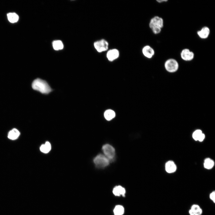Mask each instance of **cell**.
Here are the masks:
<instances>
[{
    "label": "cell",
    "mask_w": 215,
    "mask_h": 215,
    "mask_svg": "<svg viewBox=\"0 0 215 215\" xmlns=\"http://www.w3.org/2000/svg\"><path fill=\"white\" fill-rule=\"evenodd\" d=\"M33 89L44 94H48L52 90L46 81L37 78L34 80L32 84Z\"/></svg>",
    "instance_id": "obj_1"
},
{
    "label": "cell",
    "mask_w": 215,
    "mask_h": 215,
    "mask_svg": "<svg viewBox=\"0 0 215 215\" xmlns=\"http://www.w3.org/2000/svg\"><path fill=\"white\" fill-rule=\"evenodd\" d=\"M93 162L97 167L103 168L108 166L110 161L109 159L105 155L99 154L94 159Z\"/></svg>",
    "instance_id": "obj_2"
},
{
    "label": "cell",
    "mask_w": 215,
    "mask_h": 215,
    "mask_svg": "<svg viewBox=\"0 0 215 215\" xmlns=\"http://www.w3.org/2000/svg\"><path fill=\"white\" fill-rule=\"evenodd\" d=\"M165 67L167 71L171 73L176 71L179 68V64L175 59L171 58L167 59L165 62Z\"/></svg>",
    "instance_id": "obj_3"
},
{
    "label": "cell",
    "mask_w": 215,
    "mask_h": 215,
    "mask_svg": "<svg viewBox=\"0 0 215 215\" xmlns=\"http://www.w3.org/2000/svg\"><path fill=\"white\" fill-rule=\"evenodd\" d=\"M94 46L98 52L102 53L108 50L109 43L105 39H102L95 42Z\"/></svg>",
    "instance_id": "obj_4"
},
{
    "label": "cell",
    "mask_w": 215,
    "mask_h": 215,
    "mask_svg": "<svg viewBox=\"0 0 215 215\" xmlns=\"http://www.w3.org/2000/svg\"><path fill=\"white\" fill-rule=\"evenodd\" d=\"M103 151L105 156L109 160H112L115 156V150L114 148L109 144H106L104 145L102 148Z\"/></svg>",
    "instance_id": "obj_5"
},
{
    "label": "cell",
    "mask_w": 215,
    "mask_h": 215,
    "mask_svg": "<svg viewBox=\"0 0 215 215\" xmlns=\"http://www.w3.org/2000/svg\"><path fill=\"white\" fill-rule=\"evenodd\" d=\"M149 25L150 29L155 27L162 28L164 26L163 20L162 18L158 16H154L150 19Z\"/></svg>",
    "instance_id": "obj_6"
},
{
    "label": "cell",
    "mask_w": 215,
    "mask_h": 215,
    "mask_svg": "<svg viewBox=\"0 0 215 215\" xmlns=\"http://www.w3.org/2000/svg\"><path fill=\"white\" fill-rule=\"evenodd\" d=\"M180 56L183 60L186 61H189L194 59V52L190 51L189 49L185 48L181 52Z\"/></svg>",
    "instance_id": "obj_7"
},
{
    "label": "cell",
    "mask_w": 215,
    "mask_h": 215,
    "mask_svg": "<svg viewBox=\"0 0 215 215\" xmlns=\"http://www.w3.org/2000/svg\"><path fill=\"white\" fill-rule=\"evenodd\" d=\"M119 55V50L117 49L114 48L109 50L106 53V56L109 61L112 62L118 59Z\"/></svg>",
    "instance_id": "obj_8"
},
{
    "label": "cell",
    "mask_w": 215,
    "mask_h": 215,
    "mask_svg": "<svg viewBox=\"0 0 215 215\" xmlns=\"http://www.w3.org/2000/svg\"><path fill=\"white\" fill-rule=\"evenodd\" d=\"M142 52L143 55L148 59L152 58L155 54L153 48L148 45H145L143 47Z\"/></svg>",
    "instance_id": "obj_9"
},
{
    "label": "cell",
    "mask_w": 215,
    "mask_h": 215,
    "mask_svg": "<svg viewBox=\"0 0 215 215\" xmlns=\"http://www.w3.org/2000/svg\"><path fill=\"white\" fill-rule=\"evenodd\" d=\"M210 33L209 28L207 26L203 27L200 30L197 31V34L199 37L203 39L207 38Z\"/></svg>",
    "instance_id": "obj_10"
},
{
    "label": "cell",
    "mask_w": 215,
    "mask_h": 215,
    "mask_svg": "<svg viewBox=\"0 0 215 215\" xmlns=\"http://www.w3.org/2000/svg\"><path fill=\"white\" fill-rule=\"evenodd\" d=\"M165 168L167 172L171 173L176 171V166L173 161H169L166 163Z\"/></svg>",
    "instance_id": "obj_11"
},
{
    "label": "cell",
    "mask_w": 215,
    "mask_h": 215,
    "mask_svg": "<svg viewBox=\"0 0 215 215\" xmlns=\"http://www.w3.org/2000/svg\"><path fill=\"white\" fill-rule=\"evenodd\" d=\"M20 134L19 131L16 129L14 128L9 132L8 138L12 140H15L18 138Z\"/></svg>",
    "instance_id": "obj_12"
},
{
    "label": "cell",
    "mask_w": 215,
    "mask_h": 215,
    "mask_svg": "<svg viewBox=\"0 0 215 215\" xmlns=\"http://www.w3.org/2000/svg\"><path fill=\"white\" fill-rule=\"evenodd\" d=\"M51 145L50 143L48 141L46 142L45 144L41 145L40 148V151L42 153H46L50 150Z\"/></svg>",
    "instance_id": "obj_13"
},
{
    "label": "cell",
    "mask_w": 215,
    "mask_h": 215,
    "mask_svg": "<svg viewBox=\"0 0 215 215\" xmlns=\"http://www.w3.org/2000/svg\"><path fill=\"white\" fill-rule=\"evenodd\" d=\"M7 17L9 21L12 23L16 22L18 20V16L15 13H9L7 14Z\"/></svg>",
    "instance_id": "obj_14"
},
{
    "label": "cell",
    "mask_w": 215,
    "mask_h": 215,
    "mask_svg": "<svg viewBox=\"0 0 215 215\" xmlns=\"http://www.w3.org/2000/svg\"><path fill=\"white\" fill-rule=\"evenodd\" d=\"M104 115L105 119L109 121L111 120L115 117V113L113 110H108L105 112Z\"/></svg>",
    "instance_id": "obj_15"
},
{
    "label": "cell",
    "mask_w": 215,
    "mask_h": 215,
    "mask_svg": "<svg viewBox=\"0 0 215 215\" xmlns=\"http://www.w3.org/2000/svg\"><path fill=\"white\" fill-rule=\"evenodd\" d=\"M53 47L55 50H61L63 48V44L62 42L59 40H55L52 43Z\"/></svg>",
    "instance_id": "obj_16"
},
{
    "label": "cell",
    "mask_w": 215,
    "mask_h": 215,
    "mask_svg": "<svg viewBox=\"0 0 215 215\" xmlns=\"http://www.w3.org/2000/svg\"><path fill=\"white\" fill-rule=\"evenodd\" d=\"M214 165L213 160L209 158L205 159L204 163V167L207 169H211L212 168Z\"/></svg>",
    "instance_id": "obj_17"
},
{
    "label": "cell",
    "mask_w": 215,
    "mask_h": 215,
    "mask_svg": "<svg viewBox=\"0 0 215 215\" xmlns=\"http://www.w3.org/2000/svg\"><path fill=\"white\" fill-rule=\"evenodd\" d=\"M124 209L123 207L120 205L116 206L113 212L115 215H122L124 213Z\"/></svg>",
    "instance_id": "obj_18"
},
{
    "label": "cell",
    "mask_w": 215,
    "mask_h": 215,
    "mask_svg": "<svg viewBox=\"0 0 215 215\" xmlns=\"http://www.w3.org/2000/svg\"><path fill=\"white\" fill-rule=\"evenodd\" d=\"M202 133V131L200 130H196L193 134V138L196 141L198 140L199 138Z\"/></svg>",
    "instance_id": "obj_19"
},
{
    "label": "cell",
    "mask_w": 215,
    "mask_h": 215,
    "mask_svg": "<svg viewBox=\"0 0 215 215\" xmlns=\"http://www.w3.org/2000/svg\"><path fill=\"white\" fill-rule=\"evenodd\" d=\"M116 187L120 195H122L123 196H124L125 192V188L119 185L116 186Z\"/></svg>",
    "instance_id": "obj_20"
},
{
    "label": "cell",
    "mask_w": 215,
    "mask_h": 215,
    "mask_svg": "<svg viewBox=\"0 0 215 215\" xmlns=\"http://www.w3.org/2000/svg\"><path fill=\"white\" fill-rule=\"evenodd\" d=\"M201 208L197 204H193L191 207V209L194 212V213L199 210Z\"/></svg>",
    "instance_id": "obj_21"
},
{
    "label": "cell",
    "mask_w": 215,
    "mask_h": 215,
    "mask_svg": "<svg viewBox=\"0 0 215 215\" xmlns=\"http://www.w3.org/2000/svg\"><path fill=\"white\" fill-rule=\"evenodd\" d=\"M209 198L214 203H215V191H213L209 195Z\"/></svg>",
    "instance_id": "obj_22"
},
{
    "label": "cell",
    "mask_w": 215,
    "mask_h": 215,
    "mask_svg": "<svg viewBox=\"0 0 215 215\" xmlns=\"http://www.w3.org/2000/svg\"><path fill=\"white\" fill-rule=\"evenodd\" d=\"M113 193L116 196H119L120 194L118 193L116 186L115 187L113 190Z\"/></svg>",
    "instance_id": "obj_23"
},
{
    "label": "cell",
    "mask_w": 215,
    "mask_h": 215,
    "mask_svg": "<svg viewBox=\"0 0 215 215\" xmlns=\"http://www.w3.org/2000/svg\"><path fill=\"white\" fill-rule=\"evenodd\" d=\"M205 138V135L203 133H202L200 136L199 137V138L198 139V141H199V142H202V141L204 139V138Z\"/></svg>",
    "instance_id": "obj_24"
},
{
    "label": "cell",
    "mask_w": 215,
    "mask_h": 215,
    "mask_svg": "<svg viewBox=\"0 0 215 215\" xmlns=\"http://www.w3.org/2000/svg\"><path fill=\"white\" fill-rule=\"evenodd\" d=\"M202 213V210L201 208L194 213V215H201Z\"/></svg>",
    "instance_id": "obj_25"
},
{
    "label": "cell",
    "mask_w": 215,
    "mask_h": 215,
    "mask_svg": "<svg viewBox=\"0 0 215 215\" xmlns=\"http://www.w3.org/2000/svg\"><path fill=\"white\" fill-rule=\"evenodd\" d=\"M189 213L190 215H194V212L191 209L189 211Z\"/></svg>",
    "instance_id": "obj_26"
},
{
    "label": "cell",
    "mask_w": 215,
    "mask_h": 215,
    "mask_svg": "<svg viewBox=\"0 0 215 215\" xmlns=\"http://www.w3.org/2000/svg\"><path fill=\"white\" fill-rule=\"evenodd\" d=\"M156 1L159 3H162L164 2H167L168 1L167 0H157Z\"/></svg>",
    "instance_id": "obj_27"
}]
</instances>
